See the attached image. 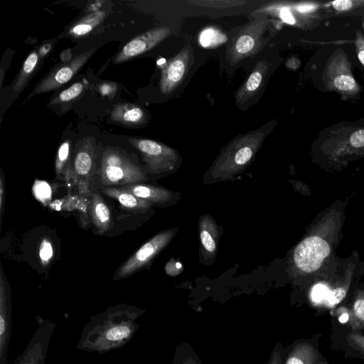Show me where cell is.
I'll use <instances>...</instances> for the list:
<instances>
[{
    "label": "cell",
    "mask_w": 364,
    "mask_h": 364,
    "mask_svg": "<svg viewBox=\"0 0 364 364\" xmlns=\"http://www.w3.org/2000/svg\"><path fill=\"white\" fill-rule=\"evenodd\" d=\"M145 310L128 304L110 306L92 316L84 326L76 348L80 350L106 353L121 348L139 328L136 321Z\"/></svg>",
    "instance_id": "cell-1"
},
{
    "label": "cell",
    "mask_w": 364,
    "mask_h": 364,
    "mask_svg": "<svg viewBox=\"0 0 364 364\" xmlns=\"http://www.w3.org/2000/svg\"><path fill=\"white\" fill-rule=\"evenodd\" d=\"M265 137L266 131L261 129L235 137L217 158L214 172L231 176L242 171L252 160Z\"/></svg>",
    "instance_id": "cell-2"
},
{
    "label": "cell",
    "mask_w": 364,
    "mask_h": 364,
    "mask_svg": "<svg viewBox=\"0 0 364 364\" xmlns=\"http://www.w3.org/2000/svg\"><path fill=\"white\" fill-rule=\"evenodd\" d=\"M269 23L265 16L257 17L238 31L227 48V59L231 65L255 55L264 47Z\"/></svg>",
    "instance_id": "cell-3"
},
{
    "label": "cell",
    "mask_w": 364,
    "mask_h": 364,
    "mask_svg": "<svg viewBox=\"0 0 364 364\" xmlns=\"http://www.w3.org/2000/svg\"><path fill=\"white\" fill-rule=\"evenodd\" d=\"M100 175V181L105 186H123L146 180V176L140 167L112 149L103 153Z\"/></svg>",
    "instance_id": "cell-4"
},
{
    "label": "cell",
    "mask_w": 364,
    "mask_h": 364,
    "mask_svg": "<svg viewBox=\"0 0 364 364\" xmlns=\"http://www.w3.org/2000/svg\"><path fill=\"white\" fill-rule=\"evenodd\" d=\"M128 142L139 152L150 171L155 173L171 171L180 155L173 149L159 141L142 138H129Z\"/></svg>",
    "instance_id": "cell-5"
},
{
    "label": "cell",
    "mask_w": 364,
    "mask_h": 364,
    "mask_svg": "<svg viewBox=\"0 0 364 364\" xmlns=\"http://www.w3.org/2000/svg\"><path fill=\"white\" fill-rule=\"evenodd\" d=\"M177 229L161 231L144 244L118 269L114 279L127 277L147 265L173 238Z\"/></svg>",
    "instance_id": "cell-6"
},
{
    "label": "cell",
    "mask_w": 364,
    "mask_h": 364,
    "mask_svg": "<svg viewBox=\"0 0 364 364\" xmlns=\"http://www.w3.org/2000/svg\"><path fill=\"white\" fill-rule=\"evenodd\" d=\"M38 326L24 350L13 364H45L55 323L49 318H36Z\"/></svg>",
    "instance_id": "cell-7"
},
{
    "label": "cell",
    "mask_w": 364,
    "mask_h": 364,
    "mask_svg": "<svg viewBox=\"0 0 364 364\" xmlns=\"http://www.w3.org/2000/svg\"><path fill=\"white\" fill-rule=\"evenodd\" d=\"M193 55L188 45L171 58L161 70L159 90L164 95L173 92L182 82L191 66Z\"/></svg>",
    "instance_id": "cell-8"
},
{
    "label": "cell",
    "mask_w": 364,
    "mask_h": 364,
    "mask_svg": "<svg viewBox=\"0 0 364 364\" xmlns=\"http://www.w3.org/2000/svg\"><path fill=\"white\" fill-rule=\"evenodd\" d=\"M329 253L330 247L326 241L318 236H311L296 247L294 259L301 270L313 272L320 267Z\"/></svg>",
    "instance_id": "cell-9"
},
{
    "label": "cell",
    "mask_w": 364,
    "mask_h": 364,
    "mask_svg": "<svg viewBox=\"0 0 364 364\" xmlns=\"http://www.w3.org/2000/svg\"><path fill=\"white\" fill-rule=\"evenodd\" d=\"M96 49L84 52L62 63L47 75L33 90L34 94L48 92L57 89L71 80L80 70Z\"/></svg>",
    "instance_id": "cell-10"
},
{
    "label": "cell",
    "mask_w": 364,
    "mask_h": 364,
    "mask_svg": "<svg viewBox=\"0 0 364 364\" xmlns=\"http://www.w3.org/2000/svg\"><path fill=\"white\" fill-rule=\"evenodd\" d=\"M170 32L168 27H158L139 35L123 47L115 57L114 63H122L149 51L167 38Z\"/></svg>",
    "instance_id": "cell-11"
},
{
    "label": "cell",
    "mask_w": 364,
    "mask_h": 364,
    "mask_svg": "<svg viewBox=\"0 0 364 364\" xmlns=\"http://www.w3.org/2000/svg\"><path fill=\"white\" fill-rule=\"evenodd\" d=\"M4 276L1 270L0 278V364L7 363L12 324L11 291Z\"/></svg>",
    "instance_id": "cell-12"
},
{
    "label": "cell",
    "mask_w": 364,
    "mask_h": 364,
    "mask_svg": "<svg viewBox=\"0 0 364 364\" xmlns=\"http://www.w3.org/2000/svg\"><path fill=\"white\" fill-rule=\"evenodd\" d=\"M269 69V64L264 59L257 63L247 80L235 94V102L237 104L247 103L259 92Z\"/></svg>",
    "instance_id": "cell-13"
},
{
    "label": "cell",
    "mask_w": 364,
    "mask_h": 364,
    "mask_svg": "<svg viewBox=\"0 0 364 364\" xmlns=\"http://www.w3.org/2000/svg\"><path fill=\"white\" fill-rule=\"evenodd\" d=\"M119 188L152 204L165 203L173 198L170 190L152 185L134 183L120 186Z\"/></svg>",
    "instance_id": "cell-14"
},
{
    "label": "cell",
    "mask_w": 364,
    "mask_h": 364,
    "mask_svg": "<svg viewBox=\"0 0 364 364\" xmlns=\"http://www.w3.org/2000/svg\"><path fill=\"white\" fill-rule=\"evenodd\" d=\"M112 121L129 127L142 124L146 120L144 110L136 105L127 103L116 105L110 112Z\"/></svg>",
    "instance_id": "cell-15"
},
{
    "label": "cell",
    "mask_w": 364,
    "mask_h": 364,
    "mask_svg": "<svg viewBox=\"0 0 364 364\" xmlns=\"http://www.w3.org/2000/svg\"><path fill=\"white\" fill-rule=\"evenodd\" d=\"M320 355L311 342L299 341L289 350L284 364H316Z\"/></svg>",
    "instance_id": "cell-16"
},
{
    "label": "cell",
    "mask_w": 364,
    "mask_h": 364,
    "mask_svg": "<svg viewBox=\"0 0 364 364\" xmlns=\"http://www.w3.org/2000/svg\"><path fill=\"white\" fill-rule=\"evenodd\" d=\"M90 215L94 226L99 234L107 232L111 226L112 218L109 208L102 198L93 193L90 203Z\"/></svg>",
    "instance_id": "cell-17"
},
{
    "label": "cell",
    "mask_w": 364,
    "mask_h": 364,
    "mask_svg": "<svg viewBox=\"0 0 364 364\" xmlns=\"http://www.w3.org/2000/svg\"><path fill=\"white\" fill-rule=\"evenodd\" d=\"M105 195L116 199L122 207L135 212H145L152 203L139 198L119 188L108 187L102 191Z\"/></svg>",
    "instance_id": "cell-18"
},
{
    "label": "cell",
    "mask_w": 364,
    "mask_h": 364,
    "mask_svg": "<svg viewBox=\"0 0 364 364\" xmlns=\"http://www.w3.org/2000/svg\"><path fill=\"white\" fill-rule=\"evenodd\" d=\"M218 238L215 224L208 216H206V218L203 216L200 220V239L203 248L207 252L210 254L215 253L218 248Z\"/></svg>",
    "instance_id": "cell-19"
},
{
    "label": "cell",
    "mask_w": 364,
    "mask_h": 364,
    "mask_svg": "<svg viewBox=\"0 0 364 364\" xmlns=\"http://www.w3.org/2000/svg\"><path fill=\"white\" fill-rule=\"evenodd\" d=\"M92 149L87 142L76 154L74 161V168L78 175L86 176L92 169Z\"/></svg>",
    "instance_id": "cell-20"
},
{
    "label": "cell",
    "mask_w": 364,
    "mask_h": 364,
    "mask_svg": "<svg viewBox=\"0 0 364 364\" xmlns=\"http://www.w3.org/2000/svg\"><path fill=\"white\" fill-rule=\"evenodd\" d=\"M105 16L102 11L90 14L75 24L69 31V34L75 37L82 36L90 33Z\"/></svg>",
    "instance_id": "cell-21"
},
{
    "label": "cell",
    "mask_w": 364,
    "mask_h": 364,
    "mask_svg": "<svg viewBox=\"0 0 364 364\" xmlns=\"http://www.w3.org/2000/svg\"><path fill=\"white\" fill-rule=\"evenodd\" d=\"M171 364L203 363L192 346L188 342H182L175 349Z\"/></svg>",
    "instance_id": "cell-22"
},
{
    "label": "cell",
    "mask_w": 364,
    "mask_h": 364,
    "mask_svg": "<svg viewBox=\"0 0 364 364\" xmlns=\"http://www.w3.org/2000/svg\"><path fill=\"white\" fill-rule=\"evenodd\" d=\"M38 61V55L36 50H33L25 60L23 66L16 77V82L13 87V90L17 92L20 90L31 75L34 71Z\"/></svg>",
    "instance_id": "cell-23"
},
{
    "label": "cell",
    "mask_w": 364,
    "mask_h": 364,
    "mask_svg": "<svg viewBox=\"0 0 364 364\" xmlns=\"http://www.w3.org/2000/svg\"><path fill=\"white\" fill-rule=\"evenodd\" d=\"M351 331L358 332L364 329V293L357 295L353 304L348 321Z\"/></svg>",
    "instance_id": "cell-24"
},
{
    "label": "cell",
    "mask_w": 364,
    "mask_h": 364,
    "mask_svg": "<svg viewBox=\"0 0 364 364\" xmlns=\"http://www.w3.org/2000/svg\"><path fill=\"white\" fill-rule=\"evenodd\" d=\"M224 38H225V37L221 35L218 31L208 28L201 33L200 41L204 46H210V45H215L223 42Z\"/></svg>",
    "instance_id": "cell-25"
},
{
    "label": "cell",
    "mask_w": 364,
    "mask_h": 364,
    "mask_svg": "<svg viewBox=\"0 0 364 364\" xmlns=\"http://www.w3.org/2000/svg\"><path fill=\"white\" fill-rule=\"evenodd\" d=\"M70 147V140H66L58 148L55 160V171L57 174H60L63 171L69 156Z\"/></svg>",
    "instance_id": "cell-26"
},
{
    "label": "cell",
    "mask_w": 364,
    "mask_h": 364,
    "mask_svg": "<svg viewBox=\"0 0 364 364\" xmlns=\"http://www.w3.org/2000/svg\"><path fill=\"white\" fill-rule=\"evenodd\" d=\"M83 85L80 82H76L68 89L61 92L57 98L53 102L57 101L67 102L77 97L82 91Z\"/></svg>",
    "instance_id": "cell-27"
},
{
    "label": "cell",
    "mask_w": 364,
    "mask_h": 364,
    "mask_svg": "<svg viewBox=\"0 0 364 364\" xmlns=\"http://www.w3.org/2000/svg\"><path fill=\"white\" fill-rule=\"evenodd\" d=\"M191 4L198 5L203 7H211V8H226L230 6H235L237 4L240 5L246 3L242 1H190Z\"/></svg>",
    "instance_id": "cell-28"
},
{
    "label": "cell",
    "mask_w": 364,
    "mask_h": 364,
    "mask_svg": "<svg viewBox=\"0 0 364 364\" xmlns=\"http://www.w3.org/2000/svg\"><path fill=\"white\" fill-rule=\"evenodd\" d=\"M346 340L349 346L364 355V335L350 331L347 334Z\"/></svg>",
    "instance_id": "cell-29"
},
{
    "label": "cell",
    "mask_w": 364,
    "mask_h": 364,
    "mask_svg": "<svg viewBox=\"0 0 364 364\" xmlns=\"http://www.w3.org/2000/svg\"><path fill=\"white\" fill-rule=\"evenodd\" d=\"M333 83L335 87L341 91H350L356 87V83L353 77L347 75L336 77Z\"/></svg>",
    "instance_id": "cell-30"
},
{
    "label": "cell",
    "mask_w": 364,
    "mask_h": 364,
    "mask_svg": "<svg viewBox=\"0 0 364 364\" xmlns=\"http://www.w3.org/2000/svg\"><path fill=\"white\" fill-rule=\"evenodd\" d=\"M346 295V289L343 287H337L328 291L326 297V302L330 306H334L340 303Z\"/></svg>",
    "instance_id": "cell-31"
},
{
    "label": "cell",
    "mask_w": 364,
    "mask_h": 364,
    "mask_svg": "<svg viewBox=\"0 0 364 364\" xmlns=\"http://www.w3.org/2000/svg\"><path fill=\"white\" fill-rule=\"evenodd\" d=\"M39 257L43 263L46 264L52 257L53 254V247L50 242L44 238L39 247Z\"/></svg>",
    "instance_id": "cell-32"
},
{
    "label": "cell",
    "mask_w": 364,
    "mask_h": 364,
    "mask_svg": "<svg viewBox=\"0 0 364 364\" xmlns=\"http://www.w3.org/2000/svg\"><path fill=\"white\" fill-rule=\"evenodd\" d=\"M284 349L280 343H277L270 355L267 364H283Z\"/></svg>",
    "instance_id": "cell-33"
},
{
    "label": "cell",
    "mask_w": 364,
    "mask_h": 364,
    "mask_svg": "<svg viewBox=\"0 0 364 364\" xmlns=\"http://www.w3.org/2000/svg\"><path fill=\"white\" fill-rule=\"evenodd\" d=\"M350 143L356 148L364 146V129L355 131L350 137Z\"/></svg>",
    "instance_id": "cell-34"
},
{
    "label": "cell",
    "mask_w": 364,
    "mask_h": 364,
    "mask_svg": "<svg viewBox=\"0 0 364 364\" xmlns=\"http://www.w3.org/2000/svg\"><path fill=\"white\" fill-rule=\"evenodd\" d=\"M165 269L168 275L176 276L182 271L183 267L181 263L177 262L173 259H171L166 264Z\"/></svg>",
    "instance_id": "cell-35"
},
{
    "label": "cell",
    "mask_w": 364,
    "mask_h": 364,
    "mask_svg": "<svg viewBox=\"0 0 364 364\" xmlns=\"http://www.w3.org/2000/svg\"><path fill=\"white\" fill-rule=\"evenodd\" d=\"M328 291L329 290L325 285L321 284H317L314 287L312 290V298L314 300H319L324 297H326Z\"/></svg>",
    "instance_id": "cell-36"
},
{
    "label": "cell",
    "mask_w": 364,
    "mask_h": 364,
    "mask_svg": "<svg viewBox=\"0 0 364 364\" xmlns=\"http://www.w3.org/2000/svg\"><path fill=\"white\" fill-rule=\"evenodd\" d=\"M355 46L358 50V57L361 63L364 65V38L358 33Z\"/></svg>",
    "instance_id": "cell-37"
},
{
    "label": "cell",
    "mask_w": 364,
    "mask_h": 364,
    "mask_svg": "<svg viewBox=\"0 0 364 364\" xmlns=\"http://www.w3.org/2000/svg\"><path fill=\"white\" fill-rule=\"evenodd\" d=\"M332 4L336 10L343 11L350 9L353 6V2L350 0H337L334 1Z\"/></svg>",
    "instance_id": "cell-38"
},
{
    "label": "cell",
    "mask_w": 364,
    "mask_h": 364,
    "mask_svg": "<svg viewBox=\"0 0 364 364\" xmlns=\"http://www.w3.org/2000/svg\"><path fill=\"white\" fill-rule=\"evenodd\" d=\"M99 90L102 95H110L117 90V85L112 82H106L100 85Z\"/></svg>",
    "instance_id": "cell-39"
},
{
    "label": "cell",
    "mask_w": 364,
    "mask_h": 364,
    "mask_svg": "<svg viewBox=\"0 0 364 364\" xmlns=\"http://www.w3.org/2000/svg\"><path fill=\"white\" fill-rule=\"evenodd\" d=\"M280 15L282 18L288 23L294 24L295 23V20L291 15L289 9L287 8H283L281 10Z\"/></svg>",
    "instance_id": "cell-40"
},
{
    "label": "cell",
    "mask_w": 364,
    "mask_h": 364,
    "mask_svg": "<svg viewBox=\"0 0 364 364\" xmlns=\"http://www.w3.org/2000/svg\"><path fill=\"white\" fill-rule=\"evenodd\" d=\"M4 178H3V173L1 171V174L0 176V213H1V218H2L3 216V209H4Z\"/></svg>",
    "instance_id": "cell-41"
},
{
    "label": "cell",
    "mask_w": 364,
    "mask_h": 364,
    "mask_svg": "<svg viewBox=\"0 0 364 364\" xmlns=\"http://www.w3.org/2000/svg\"><path fill=\"white\" fill-rule=\"evenodd\" d=\"M314 8V5H300L296 7V10L300 13H306L313 10Z\"/></svg>",
    "instance_id": "cell-42"
},
{
    "label": "cell",
    "mask_w": 364,
    "mask_h": 364,
    "mask_svg": "<svg viewBox=\"0 0 364 364\" xmlns=\"http://www.w3.org/2000/svg\"><path fill=\"white\" fill-rule=\"evenodd\" d=\"M316 364H328L324 358L320 354Z\"/></svg>",
    "instance_id": "cell-43"
}]
</instances>
